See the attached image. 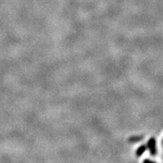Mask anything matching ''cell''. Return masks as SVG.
I'll return each mask as SVG.
<instances>
[{
  "instance_id": "obj_4",
  "label": "cell",
  "mask_w": 163,
  "mask_h": 163,
  "mask_svg": "<svg viewBox=\"0 0 163 163\" xmlns=\"http://www.w3.org/2000/svg\"><path fill=\"white\" fill-rule=\"evenodd\" d=\"M143 162H155L150 159H145L143 160Z\"/></svg>"
},
{
  "instance_id": "obj_1",
  "label": "cell",
  "mask_w": 163,
  "mask_h": 163,
  "mask_svg": "<svg viewBox=\"0 0 163 163\" xmlns=\"http://www.w3.org/2000/svg\"><path fill=\"white\" fill-rule=\"evenodd\" d=\"M147 146V149H148L149 151H150V153L152 156H156V154H157L156 138H154V137H152V138H150Z\"/></svg>"
},
{
  "instance_id": "obj_2",
  "label": "cell",
  "mask_w": 163,
  "mask_h": 163,
  "mask_svg": "<svg viewBox=\"0 0 163 163\" xmlns=\"http://www.w3.org/2000/svg\"><path fill=\"white\" fill-rule=\"evenodd\" d=\"M147 146L145 144L141 145V146H140L137 150H136V152H135V155L136 156H138V157H140V156H141L143 153L145 152V151L147 150Z\"/></svg>"
},
{
  "instance_id": "obj_3",
  "label": "cell",
  "mask_w": 163,
  "mask_h": 163,
  "mask_svg": "<svg viewBox=\"0 0 163 163\" xmlns=\"http://www.w3.org/2000/svg\"><path fill=\"white\" fill-rule=\"evenodd\" d=\"M143 137L141 136H135V137H131L129 138V141L130 142H137V141H141Z\"/></svg>"
},
{
  "instance_id": "obj_5",
  "label": "cell",
  "mask_w": 163,
  "mask_h": 163,
  "mask_svg": "<svg viewBox=\"0 0 163 163\" xmlns=\"http://www.w3.org/2000/svg\"><path fill=\"white\" fill-rule=\"evenodd\" d=\"M162 146H163V140H162Z\"/></svg>"
}]
</instances>
